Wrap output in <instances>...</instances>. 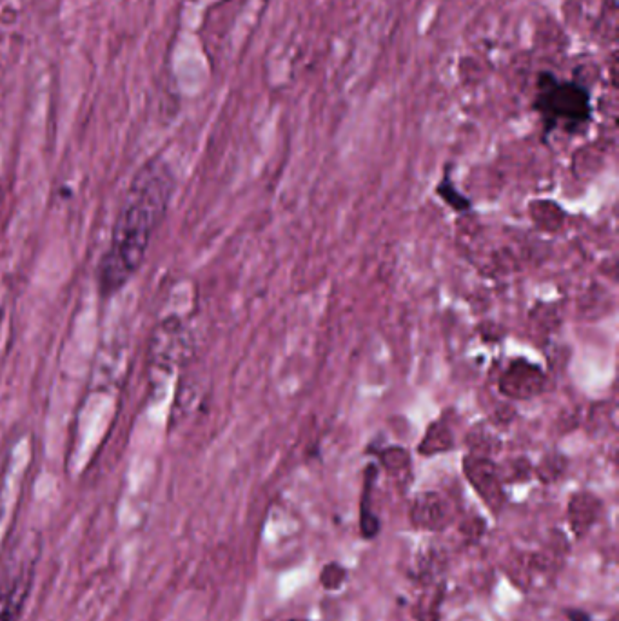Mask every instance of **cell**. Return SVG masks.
Wrapping results in <instances>:
<instances>
[{
    "instance_id": "6da1fadb",
    "label": "cell",
    "mask_w": 619,
    "mask_h": 621,
    "mask_svg": "<svg viewBox=\"0 0 619 621\" xmlns=\"http://www.w3.org/2000/svg\"><path fill=\"white\" fill-rule=\"evenodd\" d=\"M175 175L164 158H151L138 169L118 206L111 240L97 269L100 295L128 286L148 257L151 240L168 215Z\"/></svg>"
},
{
    "instance_id": "7a4b0ae2",
    "label": "cell",
    "mask_w": 619,
    "mask_h": 621,
    "mask_svg": "<svg viewBox=\"0 0 619 621\" xmlns=\"http://www.w3.org/2000/svg\"><path fill=\"white\" fill-rule=\"evenodd\" d=\"M534 109L545 120L547 129L576 131L589 124L590 91L574 80L558 79L547 71L538 79Z\"/></svg>"
},
{
    "instance_id": "3957f363",
    "label": "cell",
    "mask_w": 619,
    "mask_h": 621,
    "mask_svg": "<svg viewBox=\"0 0 619 621\" xmlns=\"http://www.w3.org/2000/svg\"><path fill=\"white\" fill-rule=\"evenodd\" d=\"M30 582H15L8 589L0 591V621H19L20 612L28 598Z\"/></svg>"
},
{
    "instance_id": "277c9868",
    "label": "cell",
    "mask_w": 619,
    "mask_h": 621,
    "mask_svg": "<svg viewBox=\"0 0 619 621\" xmlns=\"http://www.w3.org/2000/svg\"><path fill=\"white\" fill-rule=\"evenodd\" d=\"M414 523L418 525V527H423V529H442L443 523L445 522V516L442 514V509H440V505L436 502H431V500H427L425 503H420L416 509H414Z\"/></svg>"
},
{
    "instance_id": "5b68a950",
    "label": "cell",
    "mask_w": 619,
    "mask_h": 621,
    "mask_svg": "<svg viewBox=\"0 0 619 621\" xmlns=\"http://www.w3.org/2000/svg\"><path fill=\"white\" fill-rule=\"evenodd\" d=\"M598 509L589 500H578L570 509V523L574 533L585 534L589 531L590 525L596 520Z\"/></svg>"
},
{
    "instance_id": "8992f818",
    "label": "cell",
    "mask_w": 619,
    "mask_h": 621,
    "mask_svg": "<svg viewBox=\"0 0 619 621\" xmlns=\"http://www.w3.org/2000/svg\"><path fill=\"white\" fill-rule=\"evenodd\" d=\"M345 571L338 563H331L322 572V583L325 589H338L344 582Z\"/></svg>"
}]
</instances>
